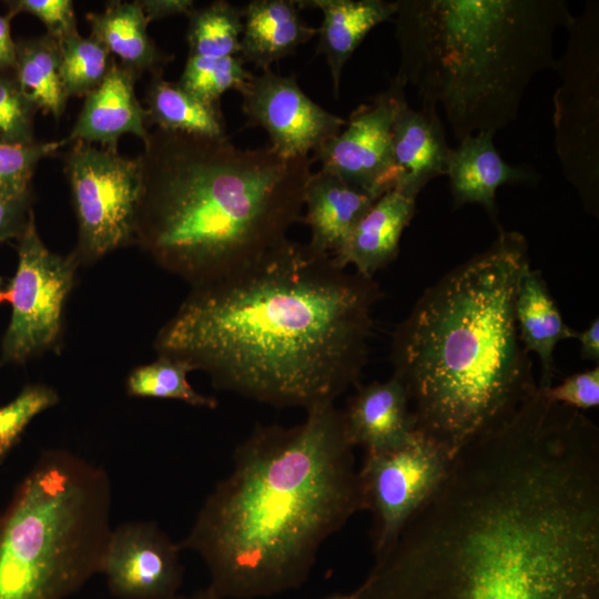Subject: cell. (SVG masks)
<instances>
[{
	"label": "cell",
	"instance_id": "obj_1",
	"mask_svg": "<svg viewBox=\"0 0 599 599\" xmlns=\"http://www.w3.org/2000/svg\"><path fill=\"white\" fill-rule=\"evenodd\" d=\"M358 599H599V436L517 410L451 459Z\"/></svg>",
	"mask_w": 599,
	"mask_h": 599
},
{
	"label": "cell",
	"instance_id": "obj_2",
	"mask_svg": "<svg viewBox=\"0 0 599 599\" xmlns=\"http://www.w3.org/2000/svg\"><path fill=\"white\" fill-rule=\"evenodd\" d=\"M380 297L373 278L286 238L254 262L193 286L154 347L206 373L217 389L308 410L357 383Z\"/></svg>",
	"mask_w": 599,
	"mask_h": 599
},
{
	"label": "cell",
	"instance_id": "obj_3",
	"mask_svg": "<svg viewBox=\"0 0 599 599\" xmlns=\"http://www.w3.org/2000/svg\"><path fill=\"white\" fill-rule=\"evenodd\" d=\"M306 412L292 427L254 428L177 542L200 555L223 599L301 588L322 544L364 510L342 409Z\"/></svg>",
	"mask_w": 599,
	"mask_h": 599
},
{
	"label": "cell",
	"instance_id": "obj_4",
	"mask_svg": "<svg viewBox=\"0 0 599 599\" xmlns=\"http://www.w3.org/2000/svg\"><path fill=\"white\" fill-rule=\"evenodd\" d=\"M527 262L526 237L499 227L487 250L428 287L394 332L393 375L415 428L451 458L538 389L515 315Z\"/></svg>",
	"mask_w": 599,
	"mask_h": 599
},
{
	"label": "cell",
	"instance_id": "obj_5",
	"mask_svg": "<svg viewBox=\"0 0 599 599\" xmlns=\"http://www.w3.org/2000/svg\"><path fill=\"white\" fill-rule=\"evenodd\" d=\"M143 144L135 243L192 287L254 262L303 222L312 156L160 129Z\"/></svg>",
	"mask_w": 599,
	"mask_h": 599
},
{
	"label": "cell",
	"instance_id": "obj_6",
	"mask_svg": "<svg viewBox=\"0 0 599 599\" xmlns=\"http://www.w3.org/2000/svg\"><path fill=\"white\" fill-rule=\"evenodd\" d=\"M396 2L394 79L422 106H440L458 141L517 119L534 77L556 65L557 30L573 18L564 0Z\"/></svg>",
	"mask_w": 599,
	"mask_h": 599
},
{
	"label": "cell",
	"instance_id": "obj_7",
	"mask_svg": "<svg viewBox=\"0 0 599 599\" xmlns=\"http://www.w3.org/2000/svg\"><path fill=\"white\" fill-rule=\"evenodd\" d=\"M111 501L104 469L43 451L0 518V599H63L100 573Z\"/></svg>",
	"mask_w": 599,
	"mask_h": 599
},
{
	"label": "cell",
	"instance_id": "obj_8",
	"mask_svg": "<svg viewBox=\"0 0 599 599\" xmlns=\"http://www.w3.org/2000/svg\"><path fill=\"white\" fill-rule=\"evenodd\" d=\"M556 60L561 85L554 97L555 145L562 173L585 210L599 216V6L589 1L566 28Z\"/></svg>",
	"mask_w": 599,
	"mask_h": 599
},
{
	"label": "cell",
	"instance_id": "obj_9",
	"mask_svg": "<svg viewBox=\"0 0 599 599\" xmlns=\"http://www.w3.org/2000/svg\"><path fill=\"white\" fill-rule=\"evenodd\" d=\"M78 222L72 254L79 264L93 263L135 243L142 197L140 158L121 155L116 148L74 142L64 159Z\"/></svg>",
	"mask_w": 599,
	"mask_h": 599
},
{
	"label": "cell",
	"instance_id": "obj_10",
	"mask_svg": "<svg viewBox=\"0 0 599 599\" xmlns=\"http://www.w3.org/2000/svg\"><path fill=\"white\" fill-rule=\"evenodd\" d=\"M17 251L16 274L2 295V301L11 305L2 359L23 363L57 346L79 262L72 253L63 256L45 246L33 212L18 237Z\"/></svg>",
	"mask_w": 599,
	"mask_h": 599
},
{
	"label": "cell",
	"instance_id": "obj_11",
	"mask_svg": "<svg viewBox=\"0 0 599 599\" xmlns=\"http://www.w3.org/2000/svg\"><path fill=\"white\" fill-rule=\"evenodd\" d=\"M451 459L417 430L400 446L365 451L358 480L364 510L372 514L374 557L393 545L408 520L436 491Z\"/></svg>",
	"mask_w": 599,
	"mask_h": 599
},
{
	"label": "cell",
	"instance_id": "obj_12",
	"mask_svg": "<svg viewBox=\"0 0 599 599\" xmlns=\"http://www.w3.org/2000/svg\"><path fill=\"white\" fill-rule=\"evenodd\" d=\"M404 92L393 78L385 91L351 113L338 135L313 152V161L375 200L395 189L392 123Z\"/></svg>",
	"mask_w": 599,
	"mask_h": 599
},
{
	"label": "cell",
	"instance_id": "obj_13",
	"mask_svg": "<svg viewBox=\"0 0 599 599\" xmlns=\"http://www.w3.org/2000/svg\"><path fill=\"white\" fill-rule=\"evenodd\" d=\"M245 128H262L270 148L285 159L306 158L339 134L346 120L309 99L294 74L265 69L240 91Z\"/></svg>",
	"mask_w": 599,
	"mask_h": 599
},
{
	"label": "cell",
	"instance_id": "obj_14",
	"mask_svg": "<svg viewBox=\"0 0 599 599\" xmlns=\"http://www.w3.org/2000/svg\"><path fill=\"white\" fill-rule=\"evenodd\" d=\"M179 544L153 521H130L112 529L101 572L121 599H170L182 585Z\"/></svg>",
	"mask_w": 599,
	"mask_h": 599
},
{
	"label": "cell",
	"instance_id": "obj_15",
	"mask_svg": "<svg viewBox=\"0 0 599 599\" xmlns=\"http://www.w3.org/2000/svg\"><path fill=\"white\" fill-rule=\"evenodd\" d=\"M136 77L112 59L111 67L99 87L85 98L81 112L61 145L87 142L116 148L124 134H133L143 142L149 135V115L139 102L134 82Z\"/></svg>",
	"mask_w": 599,
	"mask_h": 599
},
{
	"label": "cell",
	"instance_id": "obj_16",
	"mask_svg": "<svg viewBox=\"0 0 599 599\" xmlns=\"http://www.w3.org/2000/svg\"><path fill=\"white\" fill-rule=\"evenodd\" d=\"M392 148L397 170L394 190L416 200L435 177L446 175L451 148L437 110L413 109L403 98L392 123Z\"/></svg>",
	"mask_w": 599,
	"mask_h": 599
},
{
	"label": "cell",
	"instance_id": "obj_17",
	"mask_svg": "<svg viewBox=\"0 0 599 599\" xmlns=\"http://www.w3.org/2000/svg\"><path fill=\"white\" fill-rule=\"evenodd\" d=\"M494 135L479 132L459 141L450 150L446 175L455 209L479 204L496 221L497 189L505 184H535L540 176L530 167L504 161L494 145Z\"/></svg>",
	"mask_w": 599,
	"mask_h": 599
},
{
	"label": "cell",
	"instance_id": "obj_18",
	"mask_svg": "<svg viewBox=\"0 0 599 599\" xmlns=\"http://www.w3.org/2000/svg\"><path fill=\"white\" fill-rule=\"evenodd\" d=\"M342 413L349 443L365 451L400 446L416 433L407 393L394 375L358 386Z\"/></svg>",
	"mask_w": 599,
	"mask_h": 599
},
{
	"label": "cell",
	"instance_id": "obj_19",
	"mask_svg": "<svg viewBox=\"0 0 599 599\" xmlns=\"http://www.w3.org/2000/svg\"><path fill=\"white\" fill-rule=\"evenodd\" d=\"M416 200L390 190L379 196L354 227L343 248L332 255L335 263L366 278L388 265L398 254L405 227L415 213Z\"/></svg>",
	"mask_w": 599,
	"mask_h": 599
},
{
	"label": "cell",
	"instance_id": "obj_20",
	"mask_svg": "<svg viewBox=\"0 0 599 599\" xmlns=\"http://www.w3.org/2000/svg\"><path fill=\"white\" fill-rule=\"evenodd\" d=\"M375 201L329 171L312 173L305 187L303 214L312 233L308 244L335 255Z\"/></svg>",
	"mask_w": 599,
	"mask_h": 599
},
{
	"label": "cell",
	"instance_id": "obj_21",
	"mask_svg": "<svg viewBox=\"0 0 599 599\" xmlns=\"http://www.w3.org/2000/svg\"><path fill=\"white\" fill-rule=\"evenodd\" d=\"M298 8L319 9L322 26L317 29L316 53L328 64L334 95L337 98L342 71L365 37L378 24L394 18L396 1L385 0H311L296 1Z\"/></svg>",
	"mask_w": 599,
	"mask_h": 599
},
{
	"label": "cell",
	"instance_id": "obj_22",
	"mask_svg": "<svg viewBox=\"0 0 599 599\" xmlns=\"http://www.w3.org/2000/svg\"><path fill=\"white\" fill-rule=\"evenodd\" d=\"M515 315L519 338L526 351L540 362L538 389L554 385V352L564 339L575 338L576 331L564 321L541 274L527 262L518 277Z\"/></svg>",
	"mask_w": 599,
	"mask_h": 599
},
{
	"label": "cell",
	"instance_id": "obj_23",
	"mask_svg": "<svg viewBox=\"0 0 599 599\" xmlns=\"http://www.w3.org/2000/svg\"><path fill=\"white\" fill-rule=\"evenodd\" d=\"M296 1L253 0L243 8L240 57L262 70L295 52L317 29L304 22Z\"/></svg>",
	"mask_w": 599,
	"mask_h": 599
},
{
	"label": "cell",
	"instance_id": "obj_24",
	"mask_svg": "<svg viewBox=\"0 0 599 599\" xmlns=\"http://www.w3.org/2000/svg\"><path fill=\"white\" fill-rule=\"evenodd\" d=\"M87 20L94 40L136 78L149 71L162 73L172 55L161 52L148 33L146 19L139 1H112L102 12H89Z\"/></svg>",
	"mask_w": 599,
	"mask_h": 599
},
{
	"label": "cell",
	"instance_id": "obj_25",
	"mask_svg": "<svg viewBox=\"0 0 599 599\" xmlns=\"http://www.w3.org/2000/svg\"><path fill=\"white\" fill-rule=\"evenodd\" d=\"M149 123L158 129L226 139V125L220 103H206L184 91L177 83L153 74L145 94Z\"/></svg>",
	"mask_w": 599,
	"mask_h": 599
},
{
	"label": "cell",
	"instance_id": "obj_26",
	"mask_svg": "<svg viewBox=\"0 0 599 599\" xmlns=\"http://www.w3.org/2000/svg\"><path fill=\"white\" fill-rule=\"evenodd\" d=\"M17 45L14 79L24 98L59 120L69 99L61 73L60 43L49 34Z\"/></svg>",
	"mask_w": 599,
	"mask_h": 599
},
{
	"label": "cell",
	"instance_id": "obj_27",
	"mask_svg": "<svg viewBox=\"0 0 599 599\" xmlns=\"http://www.w3.org/2000/svg\"><path fill=\"white\" fill-rule=\"evenodd\" d=\"M187 17L189 55L202 58L240 55L243 8L217 0L202 8H194Z\"/></svg>",
	"mask_w": 599,
	"mask_h": 599
},
{
	"label": "cell",
	"instance_id": "obj_28",
	"mask_svg": "<svg viewBox=\"0 0 599 599\" xmlns=\"http://www.w3.org/2000/svg\"><path fill=\"white\" fill-rule=\"evenodd\" d=\"M192 368L183 361L158 355V358L135 367L128 376L126 392L134 397L174 399L195 407L216 408L217 400L196 392L187 380Z\"/></svg>",
	"mask_w": 599,
	"mask_h": 599
},
{
	"label": "cell",
	"instance_id": "obj_29",
	"mask_svg": "<svg viewBox=\"0 0 599 599\" xmlns=\"http://www.w3.org/2000/svg\"><path fill=\"white\" fill-rule=\"evenodd\" d=\"M237 57L202 58L189 55L177 84L187 93L206 102L219 103L227 90L238 92L254 75Z\"/></svg>",
	"mask_w": 599,
	"mask_h": 599
},
{
	"label": "cell",
	"instance_id": "obj_30",
	"mask_svg": "<svg viewBox=\"0 0 599 599\" xmlns=\"http://www.w3.org/2000/svg\"><path fill=\"white\" fill-rule=\"evenodd\" d=\"M61 73L68 97H87L101 84L112 62L108 50L92 37L75 32L61 40Z\"/></svg>",
	"mask_w": 599,
	"mask_h": 599
},
{
	"label": "cell",
	"instance_id": "obj_31",
	"mask_svg": "<svg viewBox=\"0 0 599 599\" xmlns=\"http://www.w3.org/2000/svg\"><path fill=\"white\" fill-rule=\"evenodd\" d=\"M61 146L60 141L0 143V200L17 199L30 193V181L37 164Z\"/></svg>",
	"mask_w": 599,
	"mask_h": 599
},
{
	"label": "cell",
	"instance_id": "obj_32",
	"mask_svg": "<svg viewBox=\"0 0 599 599\" xmlns=\"http://www.w3.org/2000/svg\"><path fill=\"white\" fill-rule=\"evenodd\" d=\"M58 402L59 395L52 387L37 384L24 387L13 400L0 407V460L30 422Z\"/></svg>",
	"mask_w": 599,
	"mask_h": 599
},
{
	"label": "cell",
	"instance_id": "obj_33",
	"mask_svg": "<svg viewBox=\"0 0 599 599\" xmlns=\"http://www.w3.org/2000/svg\"><path fill=\"white\" fill-rule=\"evenodd\" d=\"M35 108L13 78L0 75V143L32 144Z\"/></svg>",
	"mask_w": 599,
	"mask_h": 599
},
{
	"label": "cell",
	"instance_id": "obj_34",
	"mask_svg": "<svg viewBox=\"0 0 599 599\" xmlns=\"http://www.w3.org/2000/svg\"><path fill=\"white\" fill-rule=\"evenodd\" d=\"M10 14L24 12L38 18L47 28V34L61 41L78 32L71 0H17L9 2Z\"/></svg>",
	"mask_w": 599,
	"mask_h": 599
},
{
	"label": "cell",
	"instance_id": "obj_35",
	"mask_svg": "<svg viewBox=\"0 0 599 599\" xmlns=\"http://www.w3.org/2000/svg\"><path fill=\"white\" fill-rule=\"evenodd\" d=\"M538 392L549 402L577 410L599 405V366L566 377L560 384Z\"/></svg>",
	"mask_w": 599,
	"mask_h": 599
},
{
	"label": "cell",
	"instance_id": "obj_36",
	"mask_svg": "<svg viewBox=\"0 0 599 599\" xmlns=\"http://www.w3.org/2000/svg\"><path fill=\"white\" fill-rule=\"evenodd\" d=\"M31 192L10 200H0V243L19 237L23 232L31 210Z\"/></svg>",
	"mask_w": 599,
	"mask_h": 599
},
{
	"label": "cell",
	"instance_id": "obj_37",
	"mask_svg": "<svg viewBox=\"0 0 599 599\" xmlns=\"http://www.w3.org/2000/svg\"><path fill=\"white\" fill-rule=\"evenodd\" d=\"M139 2L149 22L171 16H187L194 9L192 0H142Z\"/></svg>",
	"mask_w": 599,
	"mask_h": 599
},
{
	"label": "cell",
	"instance_id": "obj_38",
	"mask_svg": "<svg viewBox=\"0 0 599 599\" xmlns=\"http://www.w3.org/2000/svg\"><path fill=\"white\" fill-rule=\"evenodd\" d=\"M575 338L580 343V355L586 361L599 363V319L596 317L583 331H576Z\"/></svg>",
	"mask_w": 599,
	"mask_h": 599
},
{
	"label": "cell",
	"instance_id": "obj_39",
	"mask_svg": "<svg viewBox=\"0 0 599 599\" xmlns=\"http://www.w3.org/2000/svg\"><path fill=\"white\" fill-rule=\"evenodd\" d=\"M0 16V70L14 69L17 45L10 33V18Z\"/></svg>",
	"mask_w": 599,
	"mask_h": 599
},
{
	"label": "cell",
	"instance_id": "obj_40",
	"mask_svg": "<svg viewBox=\"0 0 599 599\" xmlns=\"http://www.w3.org/2000/svg\"><path fill=\"white\" fill-rule=\"evenodd\" d=\"M170 599H223L211 586L205 589L199 590L191 596H177Z\"/></svg>",
	"mask_w": 599,
	"mask_h": 599
},
{
	"label": "cell",
	"instance_id": "obj_41",
	"mask_svg": "<svg viewBox=\"0 0 599 599\" xmlns=\"http://www.w3.org/2000/svg\"><path fill=\"white\" fill-rule=\"evenodd\" d=\"M323 599H358V593L356 590H354L353 592L351 593H339V592H336V593H332Z\"/></svg>",
	"mask_w": 599,
	"mask_h": 599
},
{
	"label": "cell",
	"instance_id": "obj_42",
	"mask_svg": "<svg viewBox=\"0 0 599 599\" xmlns=\"http://www.w3.org/2000/svg\"><path fill=\"white\" fill-rule=\"evenodd\" d=\"M7 285L4 284L3 278L0 276V303L2 302V295L6 290Z\"/></svg>",
	"mask_w": 599,
	"mask_h": 599
}]
</instances>
